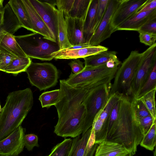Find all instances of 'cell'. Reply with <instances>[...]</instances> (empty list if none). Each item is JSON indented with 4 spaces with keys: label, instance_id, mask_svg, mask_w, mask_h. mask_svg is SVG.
<instances>
[{
    "label": "cell",
    "instance_id": "cell-1",
    "mask_svg": "<svg viewBox=\"0 0 156 156\" xmlns=\"http://www.w3.org/2000/svg\"><path fill=\"white\" fill-rule=\"evenodd\" d=\"M143 137L133 111L132 98L122 95L117 119L107 133L105 140L122 145L133 156Z\"/></svg>",
    "mask_w": 156,
    "mask_h": 156
},
{
    "label": "cell",
    "instance_id": "cell-2",
    "mask_svg": "<svg viewBox=\"0 0 156 156\" xmlns=\"http://www.w3.org/2000/svg\"><path fill=\"white\" fill-rule=\"evenodd\" d=\"M33 105V94L30 88L8 94L0 112V141L21 126Z\"/></svg>",
    "mask_w": 156,
    "mask_h": 156
},
{
    "label": "cell",
    "instance_id": "cell-3",
    "mask_svg": "<svg viewBox=\"0 0 156 156\" xmlns=\"http://www.w3.org/2000/svg\"><path fill=\"white\" fill-rule=\"evenodd\" d=\"M98 86L92 83L72 86L65 80H60V95L59 100L55 105L60 122L77 113L83 105V101L91 90Z\"/></svg>",
    "mask_w": 156,
    "mask_h": 156
},
{
    "label": "cell",
    "instance_id": "cell-4",
    "mask_svg": "<svg viewBox=\"0 0 156 156\" xmlns=\"http://www.w3.org/2000/svg\"><path fill=\"white\" fill-rule=\"evenodd\" d=\"M15 38L26 55L42 61L53 59L51 54L60 50L58 43L36 33L20 36Z\"/></svg>",
    "mask_w": 156,
    "mask_h": 156
},
{
    "label": "cell",
    "instance_id": "cell-5",
    "mask_svg": "<svg viewBox=\"0 0 156 156\" xmlns=\"http://www.w3.org/2000/svg\"><path fill=\"white\" fill-rule=\"evenodd\" d=\"M143 53L132 51L118 67L112 84L109 96L115 93L129 97L131 95L132 82L141 62Z\"/></svg>",
    "mask_w": 156,
    "mask_h": 156
},
{
    "label": "cell",
    "instance_id": "cell-6",
    "mask_svg": "<svg viewBox=\"0 0 156 156\" xmlns=\"http://www.w3.org/2000/svg\"><path fill=\"white\" fill-rule=\"evenodd\" d=\"M111 86V83L95 87L83 101L86 110L85 123L86 131L92 126L96 115L106 105L109 98Z\"/></svg>",
    "mask_w": 156,
    "mask_h": 156
},
{
    "label": "cell",
    "instance_id": "cell-7",
    "mask_svg": "<svg viewBox=\"0 0 156 156\" xmlns=\"http://www.w3.org/2000/svg\"><path fill=\"white\" fill-rule=\"evenodd\" d=\"M25 72L31 84L40 91L54 87L58 82V72L56 67L50 63L32 61Z\"/></svg>",
    "mask_w": 156,
    "mask_h": 156
},
{
    "label": "cell",
    "instance_id": "cell-8",
    "mask_svg": "<svg viewBox=\"0 0 156 156\" xmlns=\"http://www.w3.org/2000/svg\"><path fill=\"white\" fill-rule=\"evenodd\" d=\"M143 53L141 62L131 84V96L133 98H135L156 64V43L149 47Z\"/></svg>",
    "mask_w": 156,
    "mask_h": 156
},
{
    "label": "cell",
    "instance_id": "cell-9",
    "mask_svg": "<svg viewBox=\"0 0 156 156\" xmlns=\"http://www.w3.org/2000/svg\"><path fill=\"white\" fill-rule=\"evenodd\" d=\"M118 67L108 68L106 63L96 67L84 66L83 69L78 74L71 72L69 78L66 80V82L72 86L91 83L102 77L115 75Z\"/></svg>",
    "mask_w": 156,
    "mask_h": 156
},
{
    "label": "cell",
    "instance_id": "cell-10",
    "mask_svg": "<svg viewBox=\"0 0 156 156\" xmlns=\"http://www.w3.org/2000/svg\"><path fill=\"white\" fill-rule=\"evenodd\" d=\"M121 1V0H109L104 16L90 40V46L99 45L114 32L111 26L112 17Z\"/></svg>",
    "mask_w": 156,
    "mask_h": 156
},
{
    "label": "cell",
    "instance_id": "cell-11",
    "mask_svg": "<svg viewBox=\"0 0 156 156\" xmlns=\"http://www.w3.org/2000/svg\"><path fill=\"white\" fill-rule=\"evenodd\" d=\"M26 129L20 126L0 141V156H18L23 151Z\"/></svg>",
    "mask_w": 156,
    "mask_h": 156
},
{
    "label": "cell",
    "instance_id": "cell-12",
    "mask_svg": "<svg viewBox=\"0 0 156 156\" xmlns=\"http://www.w3.org/2000/svg\"><path fill=\"white\" fill-rule=\"evenodd\" d=\"M29 1L58 42L57 9L55 6L41 0Z\"/></svg>",
    "mask_w": 156,
    "mask_h": 156
},
{
    "label": "cell",
    "instance_id": "cell-13",
    "mask_svg": "<svg viewBox=\"0 0 156 156\" xmlns=\"http://www.w3.org/2000/svg\"><path fill=\"white\" fill-rule=\"evenodd\" d=\"M148 0H121L112 19L114 32L120 24L137 12Z\"/></svg>",
    "mask_w": 156,
    "mask_h": 156
},
{
    "label": "cell",
    "instance_id": "cell-14",
    "mask_svg": "<svg viewBox=\"0 0 156 156\" xmlns=\"http://www.w3.org/2000/svg\"><path fill=\"white\" fill-rule=\"evenodd\" d=\"M108 50V48L99 45L76 49H61L53 53L51 55L55 59H73L84 58Z\"/></svg>",
    "mask_w": 156,
    "mask_h": 156
},
{
    "label": "cell",
    "instance_id": "cell-15",
    "mask_svg": "<svg viewBox=\"0 0 156 156\" xmlns=\"http://www.w3.org/2000/svg\"><path fill=\"white\" fill-rule=\"evenodd\" d=\"M22 1L30 21L33 33L39 34L48 39L58 42L29 0Z\"/></svg>",
    "mask_w": 156,
    "mask_h": 156
},
{
    "label": "cell",
    "instance_id": "cell-16",
    "mask_svg": "<svg viewBox=\"0 0 156 156\" xmlns=\"http://www.w3.org/2000/svg\"><path fill=\"white\" fill-rule=\"evenodd\" d=\"M91 130V127L81 136L80 135L73 138L68 156H94L98 144L91 146L88 143Z\"/></svg>",
    "mask_w": 156,
    "mask_h": 156
},
{
    "label": "cell",
    "instance_id": "cell-17",
    "mask_svg": "<svg viewBox=\"0 0 156 156\" xmlns=\"http://www.w3.org/2000/svg\"><path fill=\"white\" fill-rule=\"evenodd\" d=\"M66 21L67 38L72 46L85 44L83 36V24L84 20L72 18L67 16H64Z\"/></svg>",
    "mask_w": 156,
    "mask_h": 156
},
{
    "label": "cell",
    "instance_id": "cell-18",
    "mask_svg": "<svg viewBox=\"0 0 156 156\" xmlns=\"http://www.w3.org/2000/svg\"><path fill=\"white\" fill-rule=\"evenodd\" d=\"M156 17V9L140 12H136L120 24L115 30L138 31L147 22Z\"/></svg>",
    "mask_w": 156,
    "mask_h": 156
},
{
    "label": "cell",
    "instance_id": "cell-19",
    "mask_svg": "<svg viewBox=\"0 0 156 156\" xmlns=\"http://www.w3.org/2000/svg\"><path fill=\"white\" fill-rule=\"evenodd\" d=\"M94 156H132L122 145L106 140L100 143Z\"/></svg>",
    "mask_w": 156,
    "mask_h": 156
},
{
    "label": "cell",
    "instance_id": "cell-20",
    "mask_svg": "<svg viewBox=\"0 0 156 156\" xmlns=\"http://www.w3.org/2000/svg\"><path fill=\"white\" fill-rule=\"evenodd\" d=\"M98 0H92L83 24V36L85 42L89 44L94 34L96 19V13Z\"/></svg>",
    "mask_w": 156,
    "mask_h": 156
},
{
    "label": "cell",
    "instance_id": "cell-21",
    "mask_svg": "<svg viewBox=\"0 0 156 156\" xmlns=\"http://www.w3.org/2000/svg\"><path fill=\"white\" fill-rule=\"evenodd\" d=\"M0 50L8 52L18 57L27 56L16 42L15 36L7 32L0 42Z\"/></svg>",
    "mask_w": 156,
    "mask_h": 156
},
{
    "label": "cell",
    "instance_id": "cell-22",
    "mask_svg": "<svg viewBox=\"0 0 156 156\" xmlns=\"http://www.w3.org/2000/svg\"><path fill=\"white\" fill-rule=\"evenodd\" d=\"M8 3L16 16L22 27L33 32L30 21L22 0H10Z\"/></svg>",
    "mask_w": 156,
    "mask_h": 156
},
{
    "label": "cell",
    "instance_id": "cell-23",
    "mask_svg": "<svg viewBox=\"0 0 156 156\" xmlns=\"http://www.w3.org/2000/svg\"><path fill=\"white\" fill-rule=\"evenodd\" d=\"M116 53L107 50L84 58L85 66L96 67L106 64L111 59L117 58Z\"/></svg>",
    "mask_w": 156,
    "mask_h": 156
},
{
    "label": "cell",
    "instance_id": "cell-24",
    "mask_svg": "<svg viewBox=\"0 0 156 156\" xmlns=\"http://www.w3.org/2000/svg\"><path fill=\"white\" fill-rule=\"evenodd\" d=\"M57 16L58 42L60 50L66 49L72 46L70 44L68 39L66 24L63 12L62 10L58 9Z\"/></svg>",
    "mask_w": 156,
    "mask_h": 156
},
{
    "label": "cell",
    "instance_id": "cell-25",
    "mask_svg": "<svg viewBox=\"0 0 156 156\" xmlns=\"http://www.w3.org/2000/svg\"><path fill=\"white\" fill-rule=\"evenodd\" d=\"M20 28L18 21L13 15L9 13L4 14L2 22L0 24V42L5 33L13 35Z\"/></svg>",
    "mask_w": 156,
    "mask_h": 156
},
{
    "label": "cell",
    "instance_id": "cell-26",
    "mask_svg": "<svg viewBox=\"0 0 156 156\" xmlns=\"http://www.w3.org/2000/svg\"><path fill=\"white\" fill-rule=\"evenodd\" d=\"M91 1L92 0H74L72 8L66 16L84 20Z\"/></svg>",
    "mask_w": 156,
    "mask_h": 156
},
{
    "label": "cell",
    "instance_id": "cell-27",
    "mask_svg": "<svg viewBox=\"0 0 156 156\" xmlns=\"http://www.w3.org/2000/svg\"><path fill=\"white\" fill-rule=\"evenodd\" d=\"M32 62L30 58L26 57H18L5 69L4 72L16 75L26 71Z\"/></svg>",
    "mask_w": 156,
    "mask_h": 156
},
{
    "label": "cell",
    "instance_id": "cell-28",
    "mask_svg": "<svg viewBox=\"0 0 156 156\" xmlns=\"http://www.w3.org/2000/svg\"><path fill=\"white\" fill-rule=\"evenodd\" d=\"M60 95L59 89L43 93L39 98L42 107L48 108L52 105H55L59 100Z\"/></svg>",
    "mask_w": 156,
    "mask_h": 156
},
{
    "label": "cell",
    "instance_id": "cell-29",
    "mask_svg": "<svg viewBox=\"0 0 156 156\" xmlns=\"http://www.w3.org/2000/svg\"><path fill=\"white\" fill-rule=\"evenodd\" d=\"M156 120L147 133L143 136L140 145L147 149L153 151L156 144Z\"/></svg>",
    "mask_w": 156,
    "mask_h": 156
},
{
    "label": "cell",
    "instance_id": "cell-30",
    "mask_svg": "<svg viewBox=\"0 0 156 156\" xmlns=\"http://www.w3.org/2000/svg\"><path fill=\"white\" fill-rule=\"evenodd\" d=\"M156 89V64L142 87L139 90L135 98L140 99L153 89Z\"/></svg>",
    "mask_w": 156,
    "mask_h": 156
},
{
    "label": "cell",
    "instance_id": "cell-31",
    "mask_svg": "<svg viewBox=\"0 0 156 156\" xmlns=\"http://www.w3.org/2000/svg\"><path fill=\"white\" fill-rule=\"evenodd\" d=\"M73 139H66L57 144L51 149V153L47 156H68L70 151Z\"/></svg>",
    "mask_w": 156,
    "mask_h": 156
},
{
    "label": "cell",
    "instance_id": "cell-32",
    "mask_svg": "<svg viewBox=\"0 0 156 156\" xmlns=\"http://www.w3.org/2000/svg\"><path fill=\"white\" fill-rule=\"evenodd\" d=\"M132 103L136 119L151 115L141 98L136 99L132 98Z\"/></svg>",
    "mask_w": 156,
    "mask_h": 156
},
{
    "label": "cell",
    "instance_id": "cell-33",
    "mask_svg": "<svg viewBox=\"0 0 156 156\" xmlns=\"http://www.w3.org/2000/svg\"><path fill=\"white\" fill-rule=\"evenodd\" d=\"M156 90H153L141 98L154 120L156 119L155 101Z\"/></svg>",
    "mask_w": 156,
    "mask_h": 156
},
{
    "label": "cell",
    "instance_id": "cell-34",
    "mask_svg": "<svg viewBox=\"0 0 156 156\" xmlns=\"http://www.w3.org/2000/svg\"><path fill=\"white\" fill-rule=\"evenodd\" d=\"M109 0H98L95 26V31L102 19Z\"/></svg>",
    "mask_w": 156,
    "mask_h": 156
},
{
    "label": "cell",
    "instance_id": "cell-35",
    "mask_svg": "<svg viewBox=\"0 0 156 156\" xmlns=\"http://www.w3.org/2000/svg\"><path fill=\"white\" fill-rule=\"evenodd\" d=\"M17 58L8 52L0 50V71L4 72L6 68Z\"/></svg>",
    "mask_w": 156,
    "mask_h": 156
},
{
    "label": "cell",
    "instance_id": "cell-36",
    "mask_svg": "<svg viewBox=\"0 0 156 156\" xmlns=\"http://www.w3.org/2000/svg\"><path fill=\"white\" fill-rule=\"evenodd\" d=\"M136 119L141 129L143 136L147 133L156 120H154L151 115Z\"/></svg>",
    "mask_w": 156,
    "mask_h": 156
},
{
    "label": "cell",
    "instance_id": "cell-37",
    "mask_svg": "<svg viewBox=\"0 0 156 156\" xmlns=\"http://www.w3.org/2000/svg\"><path fill=\"white\" fill-rule=\"evenodd\" d=\"M25 146L29 151H32L34 147H39L38 137L34 134H25L24 136Z\"/></svg>",
    "mask_w": 156,
    "mask_h": 156
},
{
    "label": "cell",
    "instance_id": "cell-38",
    "mask_svg": "<svg viewBox=\"0 0 156 156\" xmlns=\"http://www.w3.org/2000/svg\"><path fill=\"white\" fill-rule=\"evenodd\" d=\"M141 43L150 47L156 43V34L138 31Z\"/></svg>",
    "mask_w": 156,
    "mask_h": 156
},
{
    "label": "cell",
    "instance_id": "cell-39",
    "mask_svg": "<svg viewBox=\"0 0 156 156\" xmlns=\"http://www.w3.org/2000/svg\"><path fill=\"white\" fill-rule=\"evenodd\" d=\"M74 0H56L55 6L62 10L64 16L67 15L72 7Z\"/></svg>",
    "mask_w": 156,
    "mask_h": 156
},
{
    "label": "cell",
    "instance_id": "cell-40",
    "mask_svg": "<svg viewBox=\"0 0 156 156\" xmlns=\"http://www.w3.org/2000/svg\"><path fill=\"white\" fill-rule=\"evenodd\" d=\"M138 31L156 34V17L147 22Z\"/></svg>",
    "mask_w": 156,
    "mask_h": 156
},
{
    "label": "cell",
    "instance_id": "cell-41",
    "mask_svg": "<svg viewBox=\"0 0 156 156\" xmlns=\"http://www.w3.org/2000/svg\"><path fill=\"white\" fill-rule=\"evenodd\" d=\"M84 62L79 59H76L72 60L68 65L71 68L72 72L74 74H77L81 72L84 69Z\"/></svg>",
    "mask_w": 156,
    "mask_h": 156
},
{
    "label": "cell",
    "instance_id": "cell-42",
    "mask_svg": "<svg viewBox=\"0 0 156 156\" xmlns=\"http://www.w3.org/2000/svg\"><path fill=\"white\" fill-rule=\"evenodd\" d=\"M156 9V0H148L146 3L137 12L149 11Z\"/></svg>",
    "mask_w": 156,
    "mask_h": 156
},
{
    "label": "cell",
    "instance_id": "cell-43",
    "mask_svg": "<svg viewBox=\"0 0 156 156\" xmlns=\"http://www.w3.org/2000/svg\"><path fill=\"white\" fill-rule=\"evenodd\" d=\"M90 46L89 44H85L75 46H72L71 47L66 48L67 49H76L87 47Z\"/></svg>",
    "mask_w": 156,
    "mask_h": 156
},
{
    "label": "cell",
    "instance_id": "cell-44",
    "mask_svg": "<svg viewBox=\"0 0 156 156\" xmlns=\"http://www.w3.org/2000/svg\"><path fill=\"white\" fill-rule=\"evenodd\" d=\"M41 1L55 6L56 0H41Z\"/></svg>",
    "mask_w": 156,
    "mask_h": 156
},
{
    "label": "cell",
    "instance_id": "cell-45",
    "mask_svg": "<svg viewBox=\"0 0 156 156\" xmlns=\"http://www.w3.org/2000/svg\"><path fill=\"white\" fill-rule=\"evenodd\" d=\"M3 0H0V12L3 11L4 6L3 5Z\"/></svg>",
    "mask_w": 156,
    "mask_h": 156
},
{
    "label": "cell",
    "instance_id": "cell-46",
    "mask_svg": "<svg viewBox=\"0 0 156 156\" xmlns=\"http://www.w3.org/2000/svg\"><path fill=\"white\" fill-rule=\"evenodd\" d=\"M3 11L0 12V24H1L3 21Z\"/></svg>",
    "mask_w": 156,
    "mask_h": 156
},
{
    "label": "cell",
    "instance_id": "cell-47",
    "mask_svg": "<svg viewBox=\"0 0 156 156\" xmlns=\"http://www.w3.org/2000/svg\"><path fill=\"white\" fill-rule=\"evenodd\" d=\"M2 110V108H1V105L0 104V112Z\"/></svg>",
    "mask_w": 156,
    "mask_h": 156
}]
</instances>
